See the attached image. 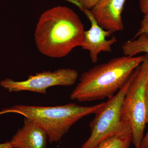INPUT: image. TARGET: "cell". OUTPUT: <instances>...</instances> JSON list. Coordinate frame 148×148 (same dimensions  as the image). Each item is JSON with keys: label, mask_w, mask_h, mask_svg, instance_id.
<instances>
[{"label": "cell", "mask_w": 148, "mask_h": 148, "mask_svg": "<svg viewBox=\"0 0 148 148\" xmlns=\"http://www.w3.org/2000/svg\"><path fill=\"white\" fill-rule=\"evenodd\" d=\"M132 140L131 124L128 122H122L119 129L102 141L96 148H130Z\"/></svg>", "instance_id": "obj_10"}, {"label": "cell", "mask_w": 148, "mask_h": 148, "mask_svg": "<svg viewBox=\"0 0 148 148\" xmlns=\"http://www.w3.org/2000/svg\"><path fill=\"white\" fill-rule=\"evenodd\" d=\"M148 56L147 53L132 57L124 56L94 66L82 74L70 98L84 102L112 97Z\"/></svg>", "instance_id": "obj_2"}, {"label": "cell", "mask_w": 148, "mask_h": 148, "mask_svg": "<svg viewBox=\"0 0 148 148\" xmlns=\"http://www.w3.org/2000/svg\"><path fill=\"white\" fill-rule=\"evenodd\" d=\"M145 100L146 105V121L147 123H148V82L146 86L145 90Z\"/></svg>", "instance_id": "obj_16"}, {"label": "cell", "mask_w": 148, "mask_h": 148, "mask_svg": "<svg viewBox=\"0 0 148 148\" xmlns=\"http://www.w3.org/2000/svg\"><path fill=\"white\" fill-rule=\"evenodd\" d=\"M48 136L40 127L25 118L23 126L10 142L13 148H46Z\"/></svg>", "instance_id": "obj_9"}, {"label": "cell", "mask_w": 148, "mask_h": 148, "mask_svg": "<svg viewBox=\"0 0 148 148\" xmlns=\"http://www.w3.org/2000/svg\"><path fill=\"white\" fill-rule=\"evenodd\" d=\"M141 35H145L148 36V12L144 14V16L141 21L140 28L132 39L136 38Z\"/></svg>", "instance_id": "obj_13"}, {"label": "cell", "mask_w": 148, "mask_h": 148, "mask_svg": "<svg viewBox=\"0 0 148 148\" xmlns=\"http://www.w3.org/2000/svg\"><path fill=\"white\" fill-rule=\"evenodd\" d=\"M0 148H13L10 141L0 144Z\"/></svg>", "instance_id": "obj_17"}, {"label": "cell", "mask_w": 148, "mask_h": 148, "mask_svg": "<svg viewBox=\"0 0 148 148\" xmlns=\"http://www.w3.org/2000/svg\"><path fill=\"white\" fill-rule=\"evenodd\" d=\"M82 10L90 21L91 27L89 30L85 31L84 40L81 47L83 49L89 51L91 62L95 64L98 61V55L101 52H112V46L117 42V40L114 36L110 39H107V37L112 34L99 26L90 10Z\"/></svg>", "instance_id": "obj_7"}, {"label": "cell", "mask_w": 148, "mask_h": 148, "mask_svg": "<svg viewBox=\"0 0 148 148\" xmlns=\"http://www.w3.org/2000/svg\"><path fill=\"white\" fill-rule=\"evenodd\" d=\"M148 82V56L138 67L137 73L125 93L122 106L121 120L131 124L132 143L135 148H140L147 124L145 90Z\"/></svg>", "instance_id": "obj_4"}, {"label": "cell", "mask_w": 148, "mask_h": 148, "mask_svg": "<svg viewBox=\"0 0 148 148\" xmlns=\"http://www.w3.org/2000/svg\"><path fill=\"white\" fill-rule=\"evenodd\" d=\"M122 49L125 56H136L141 53L148 54V36L141 35L136 38L127 40L122 45Z\"/></svg>", "instance_id": "obj_11"}, {"label": "cell", "mask_w": 148, "mask_h": 148, "mask_svg": "<svg viewBox=\"0 0 148 148\" xmlns=\"http://www.w3.org/2000/svg\"><path fill=\"white\" fill-rule=\"evenodd\" d=\"M139 6L140 11L144 14L148 12V0H140Z\"/></svg>", "instance_id": "obj_14"}, {"label": "cell", "mask_w": 148, "mask_h": 148, "mask_svg": "<svg viewBox=\"0 0 148 148\" xmlns=\"http://www.w3.org/2000/svg\"><path fill=\"white\" fill-rule=\"evenodd\" d=\"M101 0H73L81 10H91Z\"/></svg>", "instance_id": "obj_12"}, {"label": "cell", "mask_w": 148, "mask_h": 148, "mask_svg": "<svg viewBox=\"0 0 148 148\" xmlns=\"http://www.w3.org/2000/svg\"><path fill=\"white\" fill-rule=\"evenodd\" d=\"M138 68L127 82L112 97L108 98L104 106L95 113L89 123L91 134L81 148H96L104 140L116 132L121 125L123 102L127 89L137 73Z\"/></svg>", "instance_id": "obj_5"}, {"label": "cell", "mask_w": 148, "mask_h": 148, "mask_svg": "<svg viewBox=\"0 0 148 148\" xmlns=\"http://www.w3.org/2000/svg\"><path fill=\"white\" fill-rule=\"evenodd\" d=\"M140 148H148V130L141 141Z\"/></svg>", "instance_id": "obj_15"}, {"label": "cell", "mask_w": 148, "mask_h": 148, "mask_svg": "<svg viewBox=\"0 0 148 148\" xmlns=\"http://www.w3.org/2000/svg\"><path fill=\"white\" fill-rule=\"evenodd\" d=\"M78 78V74L75 70L61 69L53 72L36 73L22 81L5 79L0 81V86L10 92L29 91L45 95L48 88L56 86H71L75 84Z\"/></svg>", "instance_id": "obj_6"}, {"label": "cell", "mask_w": 148, "mask_h": 148, "mask_svg": "<svg viewBox=\"0 0 148 148\" xmlns=\"http://www.w3.org/2000/svg\"><path fill=\"white\" fill-rule=\"evenodd\" d=\"M66 148L62 147V148Z\"/></svg>", "instance_id": "obj_18"}, {"label": "cell", "mask_w": 148, "mask_h": 148, "mask_svg": "<svg viewBox=\"0 0 148 148\" xmlns=\"http://www.w3.org/2000/svg\"><path fill=\"white\" fill-rule=\"evenodd\" d=\"M126 0H101L90 10L99 26L112 34L124 29L122 14Z\"/></svg>", "instance_id": "obj_8"}, {"label": "cell", "mask_w": 148, "mask_h": 148, "mask_svg": "<svg viewBox=\"0 0 148 148\" xmlns=\"http://www.w3.org/2000/svg\"><path fill=\"white\" fill-rule=\"evenodd\" d=\"M84 27L79 16L71 9L58 5L42 13L34 33L38 50L51 58H61L84 40Z\"/></svg>", "instance_id": "obj_1"}, {"label": "cell", "mask_w": 148, "mask_h": 148, "mask_svg": "<svg viewBox=\"0 0 148 148\" xmlns=\"http://www.w3.org/2000/svg\"><path fill=\"white\" fill-rule=\"evenodd\" d=\"M105 103L91 106H80L75 103L49 107L16 105L3 109L0 111V115L9 113L20 114L43 130L49 143H56L79 120L96 113Z\"/></svg>", "instance_id": "obj_3"}]
</instances>
